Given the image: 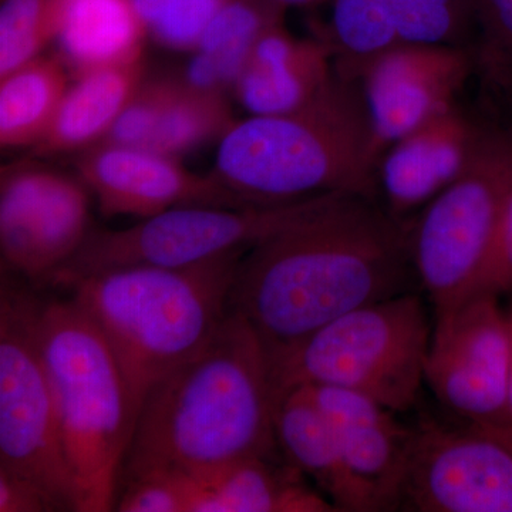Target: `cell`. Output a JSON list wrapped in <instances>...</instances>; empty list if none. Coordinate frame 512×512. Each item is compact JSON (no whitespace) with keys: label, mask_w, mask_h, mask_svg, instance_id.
Wrapping results in <instances>:
<instances>
[{"label":"cell","mask_w":512,"mask_h":512,"mask_svg":"<svg viewBox=\"0 0 512 512\" xmlns=\"http://www.w3.org/2000/svg\"><path fill=\"white\" fill-rule=\"evenodd\" d=\"M413 276L406 225L375 198L339 195L247 252L231 309L269 357L346 313L410 292Z\"/></svg>","instance_id":"1"},{"label":"cell","mask_w":512,"mask_h":512,"mask_svg":"<svg viewBox=\"0 0 512 512\" xmlns=\"http://www.w3.org/2000/svg\"><path fill=\"white\" fill-rule=\"evenodd\" d=\"M274 407L264 343L231 309L210 342L148 394L120 485L157 471L202 477L245 458L278 456Z\"/></svg>","instance_id":"2"},{"label":"cell","mask_w":512,"mask_h":512,"mask_svg":"<svg viewBox=\"0 0 512 512\" xmlns=\"http://www.w3.org/2000/svg\"><path fill=\"white\" fill-rule=\"evenodd\" d=\"M245 255L188 268L110 269L64 286L109 342L137 417L151 390L221 328Z\"/></svg>","instance_id":"3"},{"label":"cell","mask_w":512,"mask_h":512,"mask_svg":"<svg viewBox=\"0 0 512 512\" xmlns=\"http://www.w3.org/2000/svg\"><path fill=\"white\" fill-rule=\"evenodd\" d=\"M377 156L359 84L340 79L302 109L238 120L212 174L249 205L332 194L377 200Z\"/></svg>","instance_id":"4"},{"label":"cell","mask_w":512,"mask_h":512,"mask_svg":"<svg viewBox=\"0 0 512 512\" xmlns=\"http://www.w3.org/2000/svg\"><path fill=\"white\" fill-rule=\"evenodd\" d=\"M37 342L79 512L116 510L137 421L119 362L96 323L70 296L40 303Z\"/></svg>","instance_id":"5"},{"label":"cell","mask_w":512,"mask_h":512,"mask_svg":"<svg viewBox=\"0 0 512 512\" xmlns=\"http://www.w3.org/2000/svg\"><path fill=\"white\" fill-rule=\"evenodd\" d=\"M431 333L416 293L362 306L268 357L275 396L333 386L366 394L396 414L409 412L424 383Z\"/></svg>","instance_id":"6"},{"label":"cell","mask_w":512,"mask_h":512,"mask_svg":"<svg viewBox=\"0 0 512 512\" xmlns=\"http://www.w3.org/2000/svg\"><path fill=\"white\" fill-rule=\"evenodd\" d=\"M339 195L345 194L239 208L185 205L128 228H93L79 252L53 276L49 288L63 289L83 276L110 269L188 268L234 252H248Z\"/></svg>","instance_id":"7"},{"label":"cell","mask_w":512,"mask_h":512,"mask_svg":"<svg viewBox=\"0 0 512 512\" xmlns=\"http://www.w3.org/2000/svg\"><path fill=\"white\" fill-rule=\"evenodd\" d=\"M512 191V128H491L473 163L407 227L417 281L436 312L466 298Z\"/></svg>","instance_id":"8"},{"label":"cell","mask_w":512,"mask_h":512,"mask_svg":"<svg viewBox=\"0 0 512 512\" xmlns=\"http://www.w3.org/2000/svg\"><path fill=\"white\" fill-rule=\"evenodd\" d=\"M39 298L2 276L0 292V467L32 480L59 511L79 512V494L37 342Z\"/></svg>","instance_id":"9"},{"label":"cell","mask_w":512,"mask_h":512,"mask_svg":"<svg viewBox=\"0 0 512 512\" xmlns=\"http://www.w3.org/2000/svg\"><path fill=\"white\" fill-rule=\"evenodd\" d=\"M92 192L79 175L35 164L2 168L0 254L3 272L49 288L92 231Z\"/></svg>","instance_id":"10"},{"label":"cell","mask_w":512,"mask_h":512,"mask_svg":"<svg viewBox=\"0 0 512 512\" xmlns=\"http://www.w3.org/2000/svg\"><path fill=\"white\" fill-rule=\"evenodd\" d=\"M511 339L507 312L490 293L437 313L424 382L468 424L507 421Z\"/></svg>","instance_id":"11"},{"label":"cell","mask_w":512,"mask_h":512,"mask_svg":"<svg viewBox=\"0 0 512 512\" xmlns=\"http://www.w3.org/2000/svg\"><path fill=\"white\" fill-rule=\"evenodd\" d=\"M399 510L512 512V446L484 427L413 429Z\"/></svg>","instance_id":"12"},{"label":"cell","mask_w":512,"mask_h":512,"mask_svg":"<svg viewBox=\"0 0 512 512\" xmlns=\"http://www.w3.org/2000/svg\"><path fill=\"white\" fill-rule=\"evenodd\" d=\"M474 69L464 46L399 42L377 56L357 80L377 163L397 140L457 104Z\"/></svg>","instance_id":"13"},{"label":"cell","mask_w":512,"mask_h":512,"mask_svg":"<svg viewBox=\"0 0 512 512\" xmlns=\"http://www.w3.org/2000/svg\"><path fill=\"white\" fill-rule=\"evenodd\" d=\"M76 173L106 217L146 220L185 205L251 207L214 174L191 173L147 148L96 144L79 154Z\"/></svg>","instance_id":"14"},{"label":"cell","mask_w":512,"mask_h":512,"mask_svg":"<svg viewBox=\"0 0 512 512\" xmlns=\"http://www.w3.org/2000/svg\"><path fill=\"white\" fill-rule=\"evenodd\" d=\"M488 131L457 103L393 143L376 168L384 210L400 222L416 217L470 167Z\"/></svg>","instance_id":"15"},{"label":"cell","mask_w":512,"mask_h":512,"mask_svg":"<svg viewBox=\"0 0 512 512\" xmlns=\"http://www.w3.org/2000/svg\"><path fill=\"white\" fill-rule=\"evenodd\" d=\"M332 423L350 474L373 512L399 510L413 429L366 394L333 386H302Z\"/></svg>","instance_id":"16"},{"label":"cell","mask_w":512,"mask_h":512,"mask_svg":"<svg viewBox=\"0 0 512 512\" xmlns=\"http://www.w3.org/2000/svg\"><path fill=\"white\" fill-rule=\"evenodd\" d=\"M338 80L325 39H298L279 23L259 37L232 93L249 116H274L308 106Z\"/></svg>","instance_id":"17"},{"label":"cell","mask_w":512,"mask_h":512,"mask_svg":"<svg viewBox=\"0 0 512 512\" xmlns=\"http://www.w3.org/2000/svg\"><path fill=\"white\" fill-rule=\"evenodd\" d=\"M181 478L187 512H339L282 454Z\"/></svg>","instance_id":"18"},{"label":"cell","mask_w":512,"mask_h":512,"mask_svg":"<svg viewBox=\"0 0 512 512\" xmlns=\"http://www.w3.org/2000/svg\"><path fill=\"white\" fill-rule=\"evenodd\" d=\"M276 444L282 457L308 478L339 512H373L350 474L338 436L305 387L276 394Z\"/></svg>","instance_id":"19"},{"label":"cell","mask_w":512,"mask_h":512,"mask_svg":"<svg viewBox=\"0 0 512 512\" xmlns=\"http://www.w3.org/2000/svg\"><path fill=\"white\" fill-rule=\"evenodd\" d=\"M143 60L97 67L76 76L52 126L32 148L33 156L82 153L100 144L144 82Z\"/></svg>","instance_id":"20"},{"label":"cell","mask_w":512,"mask_h":512,"mask_svg":"<svg viewBox=\"0 0 512 512\" xmlns=\"http://www.w3.org/2000/svg\"><path fill=\"white\" fill-rule=\"evenodd\" d=\"M147 36L133 0H63L55 42L76 77L97 67L143 60Z\"/></svg>","instance_id":"21"},{"label":"cell","mask_w":512,"mask_h":512,"mask_svg":"<svg viewBox=\"0 0 512 512\" xmlns=\"http://www.w3.org/2000/svg\"><path fill=\"white\" fill-rule=\"evenodd\" d=\"M276 0H227L205 29L181 79L195 89L227 93L266 30L284 23Z\"/></svg>","instance_id":"22"},{"label":"cell","mask_w":512,"mask_h":512,"mask_svg":"<svg viewBox=\"0 0 512 512\" xmlns=\"http://www.w3.org/2000/svg\"><path fill=\"white\" fill-rule=\"evenodd\" d=\"M57 56H39L0 77V146L33 148L55 120L69 74Z\"/></svg>","instance_id":"23"},{"label":"cell","mask_w":512,"mask_h":512,"mask_svg":"<svg viewBox=\"0 0 512 512\" xmlns=\"http://www.w3.org/2000/svg\"><path fill=\"white\" fill-rule=\"evenodd\" d=\"M329 35L336 72L345 82L357 83L377 56L400 42L394 0H329Z\"/></svg>","instance_id":"24"},{"label":"cell","mask_w":512,"mask_h":512,"mask_svg":"<svg viewBox=\"0 0 512 512\" xmlns=\"http://www.w3.org/2000/svg\"><path fill=\"white\" fill-rule=\"evenodd\" d=\"M238 120L225 93L205 92L175 79L147 150L181 160L212 140H222Z\"/></svg>","instance_id":"25"},{"label":"cell","mask_w":512,"mask_h":512,"mask_svg":"<svg viewBox=\"0 0 512 512\" xmlns=\"http://www.w3.org/2000/svg\"><path fill=\"white\" fill-rule=\"evenodd\" d=\"M63 0H3L0 9V77L42 56L55 42Z\"/></svg>","instance_id":"26"},{"label":"cell","mask_w":512,"mask_h":512,"mask_svg":"<svg viewBox=\"0 0 512 512\" xmlns=\"http://www.w3.org/2000/svg\"><path fill=\"white\" fill-rule=\"evenodd\" d=\"M400 42L464 46L477 32L476 0H394Z\"/></svg>","instance_id":"27"},{"label":"cell","mask_w":512,"mask_h":512,"mask_svg":"<svg viewBox=\"0 0 512 512\" xmlns=\"http://www.w3.org/2000/svg\"><path fill=\"white\" fill-rule=\"evenodd\" d=\"M148 36L175 52H195L227 0H133Z\"/></svg>","instance_id":"28"},{"label":"cell","mask_w":512,"mask_h":512,"mask_svg":"<svg viewBox=\"0 0 512 512\" xmlns=\"http://www.w3.org/2000/svg\"><path fill=\"white\" fill-rule=\"evenodd\" d=\"M476 67L507 90L512 84V0H476Z\"/></svg>","instance_id":"29"},{"label":"cell","mask_w":512,"mask_h":512,"mask_svg":"<svg viewBox=\"0 0 512 512\" xmlns=\"http://www.w3.org/2000/svg\"><path fill=\"white\" fill-rule=\"evenodd\" d=\"M175 79L143 82L101 143L146 148L173 92Z\"/></svg>","instance_id":"30"},{"label":"cell","mask_w":512,"mask_h":512,"mask_svg":"<svg viewBox=\"0 0 512 512\" xmlns=\"http://www.w3.org/2000/svg\"><path fill=\"white\" fill-rule=\"evenodd\" d=\"M116 510L120 512H187L183 478L157 471L124 481Z\"/></svg>","instance_id":"31"},{"label":"cell","mask_w":512,"mask_h":512,"mask_svg":"<svg viewBox=\"0 0 512 512\" xmlns=\"http://www.w3.org/2000/svg\"><path fill=\"white\" fill-rule=\"evenodd\" d=\"M512 292V191L495 234L487 261L468 291V296L490 293L500 298ZM464 298V299H466Z\"/></svg>","instance_id":"32"},{"label":"cell","mask_w":512,"mask_h":512,"mask_svg":"<svg viewBox=\"0 0 512 512\" xmlns=\"http://www.w3.org/2000/svg\"><path fill=\"white\" fill-rule=\"evenodd\" d=\"M55 501L29 478L0 467V512H56Z\"/></svg>","instance_id":"33"},{"label":"cell","mask_w":512,"mask_h":512,"mask_svg":"<svg viewBox=\"0 0 512 512\" xmlns=\"http://www.w3.org/2000/svg\"><path fill=\"white\" fill-rule=\"evenodd\" d=\"M476 426L490 430L491 433L497 434L498 437H501V439L507 441V443L512 446V423L476 424Z\"/></svg>","instance_id":"34"},{"label":"cell","mask_w":512,"mask_h":512,"mask_svg":"<svg viewBox=\"0 0 512 512\" xmlns=\"http://www.w3.org/2000/svg\"><path fill=\"white\" fill-rule=\"evenodd\" d=\"M507 316H508V326H510L511 365H510V384H508L507 421H505V423H512V306L510 308V311H507Z\"/></svg>","instance_id":"35"},{"label":"cell","mask_w":512,"mask_h":512,"mask_svg":"<svg viewBox=\"0 0 512 512\" xmlns=\"http://www.w3.org/2000/svg\"><path fill=\"white\" fill-rule=\"evenodd\" d=\"M276 2L284 5L285 8H291V6H313L319 5V3L329 2V0H276Z\"/></svg>","instance_id":"36"},{"label":"cell","mask_w":512,"mask_h":512,"mask_svg":"<svg viewBox=\"0 0 512 512\" xmlns=\"http://www.w3.org/2000/svg\"><path fill=\"white\" fill-rule=\"evenodd\" d=\"M507 92L512 93V84H511V86H510V87H508Z\"/></svg>","instance_id":"37"}]
</instances>
